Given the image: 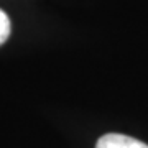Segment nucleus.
I'll return each mask as SVG.
<instances>
[{
  "label": "nucleus",
  "instance_id": "obj_1",
  "mask_svg": "<svg viewBox=\"0 0 148 148\" xmlns=\"http://www.w3.org/2000/svg\"><path fill=\"white\" fill-rule=\"evenodd\" d=\"M95 148H148L147 143L122 133H106L95 143Z\"/></svg>",
  "mask_w": 148,
  "mask_h": 148
},
{
  "label": "nucleus",
  "instance_id": "obj_2",
  "mask_svg": "<svg viewBox=\"0 0 148 148\" xmlns=\"http://www.w3.org/2000/svg\"><path fill=\"white\" fill-rule=\"evenodd\" d=\"M12 33V21L3 10H0V46L8 40Z\"/></svg>",
  "mask_w": 148,
  "mask_h": 148
}]
</instances>
